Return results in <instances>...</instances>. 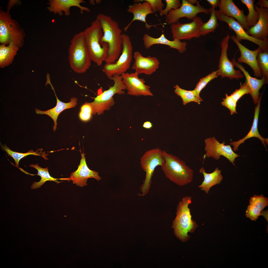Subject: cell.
Returning <instances> with one entry per match:
<instances>
[{"mask_svg":"<svg viewBox=\"0 0 268 268\" xmlns=\"http://www.w3.org/2000/svg\"><path fill=\"white\" fill-rule=\"evenodd\" d=\"M96 19L100 22L103 32L101 41L108 44V56L105 62V63H114L122 50V30L118 23L110 16L100 13Z\"/></svg>","mask_w":268,"mask_h":268,"instance_id":"6da1fadb","label":"cell"},{"mask_svg":"<svg viewBox=\"0 0 268 268\" xmlns=\"http://www.w3.org/2000/svg\"><path fill=\"white\" fill-rule=\"evenodd\" d=\"M85 41L91 61L101 66L108 56V44L101 39L103 32L99 21L96 19L83 31Z\"/></svg>","mask_w":268,"mask_h":268,"instance_id":"7a4b0ae2","label":"cell"},{"mask_svg":"<svg viewBox=\"0 0 268 268\" xmlns=\"http://www.w3.org/2000/svg\"><path fill=\"white\" fill-rule=\"evenodd\" d=\"M165 162L161 167L166 177L180 186L191 183L193 180V170L183 161L176 156L164 150Z\"/></svg>","mask_w":268,"mask_h":268,"instance_id":"3957f363","label":"cell"},{"mask_svg":"<svg viewBox=\"0 0 268 268\" xmlns=\"http://www.w3.org/2000/svg\"><path fill=\"white\" fill-rule=\"evenodd\" d=\"M68 53L70 67L74 72L83 73L89 68L92 61L85 43L83 31L73 36Z\"/></svg>","mask_w":268,"mask_h":268,"instance_id":"277c9868","label":"cell"},{"mask_svg":"<svg viewBox=\"0 0 268 268\" xmlns=\"http://www.w3.org/2000/svg\"><path fill=\"white\" fill-rule=\"evenodd\" d=\"M192 197L185 196L180 201L176 208V216L173 223V227L176 236L182 241L189 238L188 232L195 230L197 225L192 219L189 205L191 202Z\"/></svg>","mask_w":268,"mask_h":268,"instance_id":"5b68a950","label":"cell"},{"mask_svg":"<svg viewBox=\"0 0 268 268\" xmlns=\"http://www.w3.org/2000/svg\"><path fill=\"white\" fill-rule=\"evenodd\" d=\"M25 35L23 29L13 19L9 12L2 10L0 11V42L8 45L13 42L19 48L22 47Z\"/></svg>","mask_w":268,"mask_h":268,"instance_id":"8992f818","label":"cell"},{"mask_svg":"<svg viewBox=\"0 0 268 268\" xmlns=\"http://www.w3.org/2000/svg\"><path fill=\"white\" fill-rule=\"evenodd\" d=\"M140 159L141 167L146 173V175L140 188L141 194L139 195L143 196L149 191L155 168L158 166L161 167L165 162L164 150L158 148L151 149L146 151Z\"/></svg>","mask_w":268,"mask_h":268,"instance_id":"52a82bcc","label":"cell"},{"mask_svg":"<svg viewBox=\"0 0 268 268\" xmlns=\"http://www.w3.org/2000/svg\"><path fill=\"white\" fill-rule=\"evenodd\" d=\"M108 78L113 81L114 85L108 90L99 94L94 98V101L91 103L93 115L97 113L100 115L103 113L105 110L109 109L114 104V95L116 94H124L125 92L123 90L127 89L123 82L121 75L115 74Z\"/></svg>","mask_w":268,"mask_h":268,"instance_id":"ba28073f","label":"cell"},{"mask_svg":"<svg viewBox=\"0 0 268 268\" xmlns=\"http://www.w3.org/2000/svg\"><path fill=\"white\" fill-rule=\"evenodd\" d=\"M122 49L117 61L114 63H105L103 71L109 78L115 74L121 75L129 69L133 58V47L130 37L122 34Z\"/></svg>","mask_w":268,"mask_h":268,"instance_id":"9c48e42d","label":"cell"},{"mask_svg":"<svg viewBox=\"0 0 268 268\" xmlns=\"http://www.w3.org/2000/svg\"><path fill=\"white\" fill-rule=\"evenodd\" d=\"M181 2V6L179 8L175 10H170L165 16V22L167 24L171 25L175 23L178 22L180 18L183 17L193 20L200 13L206 14H209L208 9L201 6L199 2L195 5L190 4L187 0H182Z\"/></svg>","mask_w":268,"mask_h":268,"instance_id":"30bf717a","label":"cell"},{"mask_svg":"<svg viewBox=\"0 0 268 268\" xmlns=\"http://www.w3.org/2000/svg\"><path fill=\"white\" fill-rule=\"evenodd\" d=\"M204 142V150L205 152L204 158L211 157L218 160L221 156H223L235 165V160L239 155L234 152L230 145H225L224 142L220 143L214 137L205 139Z\"/></svg>","mask_w":268,"mask_h":268,"instance_id":"8fae6325","label":"cell"},{"mask_svg":"<svg viewBox=\"0 0 268 268\" xmlns=\"http://www.w3.org/2000/svg\"><path fill=\"white\" fill-rule=\"evenodd\" d=\"M202 22L200 17L196 16L190 23H181L178 21L171 24L170 27L173 40H190L200 37L201 35L199 28Z\"/></svg>","mask_w":268,"mask_h":268,"instance_id":"7c38bea8","label":"cell"},{"mask_svg":"<svg viewBox=\"0 0 268 268\" xmlns=\"http://www.w3.org/2000/svg\"><path fill=\"white\" fill-rule=\"evenodd\" d=\"M230 36L227 35L220 42L221 48V54L219 59L218 69L217 70L218 76L222 78L227 77L230 79L238 80L242 78L244 75L240 70H235L231 61L228 59L227 51L228 47L229 41Z\"/></svg>","mask_w":268,"mask_h":268,"instance_id":"4fadbf2b","label":"cell"},{"mask_svg":"<svg viewBox=\"0 0 268 268\" xmlns=\"http://www.w3.org/2000/svg\"><path fill=\"white\" fill-rule=\"evenodd\" d=\"M217 20L226 23L229 28L235 33L237 39L239 41L246 40L253 42L258 45L262 52L268 51V41H262L257 39L248 34L241 25L234 18L227 17L219 10H215Z\"/></svg>","mask_w":268,"mask_h":268,"instance_id":"5bb4252c","label":"cell"},{"mask_svg":"<svg viewBox=\"0 0 268 268\" xmlns=\"http://www.w3.org/2000/svg\"><path fill=\"white\" fill-rule=\"evenodd\" d=\"M138 75L135 72H125L121 75L123 82L127 87V94L136 96H153L150 86L146 85L145 80L143 78H139Z\"/></svg>","mask_w":268,"mask_h":268,"instance_id":"9a60e30c","label":"cell"},{"mask_svg":"<svg viewBox=\"0 0 268 268\" xmlns=\"http://www.w3.org/2000/svg\"><path fill=\"white\" fill-rule=\"evenodd\" d=\"M254 6L259 13V18L254 26L245 31L249 35L257 39L268 41V9L257 5Z\"/></svg>","mask_w":268,"mask_h":268,"instance_id":"2e32d148","label":"cell"},{"mask_svg":"<svg viewBox=\"0 0 268 268\" xmlns=\"http://www.w3.org/2000/svg\"><path fill=\"white\" fill-rule=\"evenodd\" d=\"M85 2L83 0H49L47 3L49 6L47 9L50 12L58 14L61 16H63V13L66 16H68L70 15V8L75 6L80 9V13L83 14L84 11H91L88 7L81 5V3Z\"/></svg>","mask_w":268,"mask_h":268,"instance_id":"e0dca14e","label":"cell"},{"mask_svg":"<svg viewBox=\"0 0 268 268\" xmlns=\"http://www.w3.org/2000/svg\"><path fill=\"white\" fill-rule=\"evenodd\" d=\"M133 2L134 3L128 6L127 10L128 12L133 14V18L130 23L124 28V31L126 32L132 23L136 20L144 22L145 28L149 30L154 26L148 25L146 21L147 15L154 13L150 4L144 0H135Z\"/></svg>","mask_w":268,"mask_h":268,"instance_id":"ac0fdd59","label":"cell"},{"mask_svg":"<svg viewBox=\"0 0 268 268\" xmlns=\"http://www.w3.org/2000/svg\"><path fill=\"white\" fill-rule=\"evenodd\" d=\"M231 38L237 46L240 52V56L238 58L237 62L247 64L252 69L256 78H261V73L257 61V54L261 50L260 48L259 47L254 50H250L241 44L234 35L231 36Z\"/></svg>","mask_w":268,"mask_h":268,"instance_id":"d6986e66","label":"cell"},{"mask_svg":"<svg viewBox=\"0 0 268 268\" xmlns=\"http://www.w3.org/2000/svg\"><path fill=\"white\" fill-rule=\"evenodd\" d=\"M85 155L83 153H81V158L80 164L77 169L71 173L70 177L73 184L81 187L87 185V181L89 178H93L98 181L101 179L97 172L91 170L88 168L86 162Z\"/></svg>","mask_w":268,"mask_h":268,"instance_id":"ffe728a7","label":"cell"},{"mask_svg":"<svg viewBox=\"0 0 268 268\" xmlns=\"http://www.w3.org/2000/svg\"><path fill=\"white\" fill-rule=\"evenodd\" d=\"M134 62L132 68L138 74L141 73L150 75L155 72L160 64L159 60L156 57L148 56H143L138 51L134 53Z\"/></svg>","mask_w":268,"mask_h":268,"instance_id":"44dd1931","label":"cell"},{"mask_svg":"<svg viewBox=\"0 0 268 268\" xmlns=\"http://www.w3.org/2000/svg\"><path fill=\"white\" fill-rule=\"evenodd\" d=\"M46 84H49L51 86L52 89L53 90L57 100V103L56 106L51 109L45 111H42L35 108V111L37 114L47 115L50 116L53 120L54 125L53 128V131L55 132L57 125V120L58 117L60 113L64 110L75 107L77 104V99L74 97L71 98L70 102L68 103H65L60 100L58 98L53 87L52 84L50 80H48L46 82Z\"/></svg>","mask_w":268,"mask_h":268,"instance_id":"7402d4cb","label":"cell"},{"mask_svg":"<svg viewBox=\"0 0 268 268\" xmlns=\"http://www.w3.org/2000/svg\"><path fill=\"white\" fill-rule=\"evenodd\" d=\"M219 6L221 12L226 16L235 18L244 30L249 28L244 10H240L232 0H221Z\"/></svg>","mask_w":268,"mask_h":268,"instance_id":"603a6c76","label":"cell"},{"mask_svg":"<svg viewBox=\"0 0 268 268\" xmlns=\"http://www.w3.org/2000/svg\"><path fill=\"white\" fill-rule=\"evenodd\" d=\"M231 61L234 67H235L239 68L245 76V81L251 91L250 94L254 104H257L260 97L259 90L264 84L268 83V82L263 77L259 79L251 76L241 64L236 61L235 57L232 59Z\"/></svg>","mask_w":268,"mask_h":268,"instance_id":"cb8c5ba5","label":"cell"},{"mask_svg":"<svg viewBox=\"0 0 268 268\" xmlns=\"http://www.w3.org/2000/svg\"><path fill=\"white\" fill-rule=\"evenodd\" d=\"M143 40L144 45L146 49L149 48L154 45L160 44L168 46L169 48L176 49L180 54L183 53L186 49V42H182L178 40H169L166 38L163 33L157 38L153 37L145 34L143 36Z\"/></svg>","mask_w":268,"mask_h":268,"instance_id":"d4e9b609","label":"cell"},{"mask_svg":"<svg viewBox=\"0 0 268 268\" xmlns=\"http://www.w3.org/2000/svg\"><path fill=\"white\" fill-rule=\"evenodd\" d=\"M263 94L262 93L260 95L259 101L257 103L256 106L255 107L253 123L249 132L243 138L239 139L236 141H233L230 143V144L233 146V150L236 151L238 150L239 145L241 144L244 143L246 139L252 137H256L259 139L261 141L262 143L266 148L267 151V146L266 145H268V139L262 137L260 134L258 130V126L259 116L260 111V108L261 100Z\"/></svg>","mask_w":268,"mask_h":268,"instance_id":"484cf974","label":"cell"},{"mask_svg":"<svg viewBox=\"0 0 268 268\" xmlns=\"http://www.w3.org/2000/svg\"><path fill=\"white\" fill-rule=\"evenodd\" d=\"M199 172L203 175L204 178L203 181L198 186V187L207 194L209 193L212 187L220 183L223 179L221 170L219 169L218 168H216L212 172L208 173L206 172L204 168L202 167Z\"/></svg>","mask_w":268,"mask_h":268,"instance_id":"4316f807","label":"cell"},{"mask_svg":"<svg viewBox=\"0 0 268 268\" xmlns=\"http://www.w3.org/2000/svg\"><path fill=\"white\" fill-rule=\"evenodd\" d=\"M19 47L12 41L8 45H0V67L3 68L11 64L19 49Z\"/></svg>","mask_w":268,"mask_h":268,"instance_id":"83f0119b","label":"cell"},{"mask_svg":"<svg viewBox=\"0 0 268 268\" xmlns=\"http://www.w3.org/2000/svg\"><path fill=\"white\" fill-rule=\"evenodd\" d=\"M208 10L210 14V19L207 22L202 23L199 27V31L201 35H205L210 33L215 32V29L218 26L215 8L211 7Z\"/></svg>","mask_w":268,"mask_h":268,"instance_id":"f1b7e54d","label":"cell"},{"mask_svg":"<svg viewBox=\"0 0 268 268\" xmlns=\"http://www.w3.org/2000/svg\"><path fill=\"white\" fill-rule=\"evenodd\" d=\"M174 87L175 93L181 97L184 105L191 102H194L200 104V102L202 101L201 97L198 96L194 90H185L181 88L177 85L174 86Z\"/></svg>","mask_w":268,"mask_h":268,"instance_id":"f546056e","label":"cell"},{"mask_svg":"<svg viewBox=\"0 0 268 268\" xmlns=\"http://www.w3.org/2000/svg\"><path fill=\"white\" fill-rule=\"evenodd\" d=\"M1 147L2 149L5 151L8 155L12 157L14 160L15 165L17 167H19V162L20 160L30 155L41 156L45 159V154L42 152V149H38L36 152L33 150H31L26 153H20L13 151L10 149L5 144L4 145L1 144Z\"/></svg>","mask_w":268,"mask_h":268,"instance_id":"4dcf8cb0","label":"cell"},{"mask_svg":"<svg viewBox=\"0 0 268 268\" xmlns=\"http://www.w3.org/2000/svg\"><path fill=\"white\" fill-rule=\"evenodd\" d=\"M30 166L37 170L38 173L37 175L41 177L39 181L34 182L32 184L31 187V189H35L39 188L47 181H53L57 183H59L57 180V179L55 178L50 175L47 167L45 168H42L39 167L37 163L35 165L31 164Z\"/></svg>","mask_w":268,"mask_h":268,"instance_id":"1f68e13d","label":"cell"},{"mask_svg":"<svg viewBox=\"0 0 268 268\" xmlns=\"http://www.w3.org/2000/svg\"><path fill=\"white\" fill-rule=\"evenodd\" d=\"M242 3L247 7L249 11L248 14L246 16L247 22L250 28L254 26L257 22L259 16L258 11L254 8V0H240Z\"/></svg>","mask_w":268,"mask_h":268,"instance_id":"d6a6232c","label":"cell"},{"mask_svg":"<svg viewBox=\"0 0 268 268\" xmlns=\"http://www.w3.org/2000/svg\"><path fill=\"white\" fill-rule=\"evenodd\" d=\"M257 61L262 77L268 82V51L262 52L260 50L257 54Z\"/></svg>","mask_w":268,"mask_h":268,"instance_id":"836d02e7","label":"cell"},{"mask_svg":"<svg viewBox=\"0 0 268 268\" xmlns=\"http://www.w3.org/2000/svg\"><path fill=\"white\" fill-rule=\"evenodd\" d=\"M217 72V70L214 71L204 77L200 79L194 90L198 96L200 97V92L210 81L218 77Z\"/></svg>","mask_w":268,"mask_h":268,"instance_id":"e575fe53","label":"cell"},{"mask_svg":"<svg viewBox=\"0 0 268 268\" xmlns=\"http://www.w3.org/2000/svg\"><path fill=\"white\" fill-rule=\"evenodd\" d=\"M92 114L93 110L91 103L86 102L81 106L79 114V118L81 121L84 122L89 121Z\"/></svg>","mask_w":268,"mask_h":268,"instance_id":"d590c367","label":"cell"},{"mask_svg":"<svg viewBox=\"0 0 268 268\" xmlns=\"http://www.w3.org/2000/svg\"><path fill=\"white\" fill-rule=\"evenodd\" d=\"M249 204L255 206L262 211L268 206V199L262 194L258 195H254L251 197Z\"/></svg>","mask_w":268,"mask_h":268,"instance_id":"8d00e7d4","label":"cell"},{"mask_svg":"<svg viewBox=\"0 0 268 268\" xmlns=\"http://www.w3.org/2000/svg\"><path fill=\"white\" fill-rule=\"evenodd\" d=\"M240 87L236 89L230 96L236 102L243 96L246 94H250L251 91L247 82L245 81L242 84L240 83Z\"/></svg>","mask_w":268,"mask_h":268,"instance_id":"74e56055","label":"cell"},{"mask_svg":"<svg viewBox=\"0 0 268 268\" xmlns=\"http://www.w3.org/2000/svg\"><path fill=\"white\" fill-rule=\"evenodd\" d=\"M223 101L221 104L230 110L231 115L234 113L237 114L236 110L237 102L235 101L230 95L226 93L225 98H223Z\"/></svg>","mask_w":268,"mask_h":268,"instance_id":"f35d334b","label":"cell"},{"mask_svg":"<svg viewBox=\"0 0 268 268\" xmlns=\"http://www.w3.org/2000/svg\"><path fill=\"white\" fill-rule=\"evenodd\" d=\"M166 6L165 9L159 12L160 15L162 16L167 15L168 11L171 9H176L179 8L181 3L179 0H165Z\"/></svg>","mask_w":268,"mask_h":268,"instance_id":"ab89813d","label":"cell"},{"mask_svg":"<svg viewBox=\"0 0 268 268\" xmlns=\"http://www.w3.org/2000/svg\"><path fill=\"white\" fill-rule=\"evenodd\" d=\"M261 210L255 206L250 204L246 211V215L252 220L255 221L260 215Z\"/></svg>","mask_w":268,"mask_h":268,"instance_id":"60d3db41","label":"cell"},{"mask_svg":"<svg viewBox=\"0 0 268 268\" xmlns=\"http://www.w3.org/2000/svg\"><path fill=\"white\" fill-rule=\"evenodd\" d=\"M150 4L154 13L157 11L160 12L163 10L165 5L162 0H144Z\"/></svg>","mask_w":268,"mask_h":268,"instance_id":"b9f144b4","label":"cell"},{"mask_svg":"<svg viewBox=\"0 0 268 268\" xmlns=\"http://www.w3.org/2000/svg\"><path fill=\"white\" fill-rule=\"evenodd\" d=\"M206 1L210 5L215 8L219 7L220 4V0H207Z\"/></svg>","mask_w":268,"mask_h":268,"instance_id":"7bdbcfd3","label":"cell"},{"mask_svg":"<svg viewBox=\"0 0 268 268\" xmlns=\"http://www.w3.org/2000/svg\"><path fill=\"white\" fill-rule=\"evenodd\" d=\"M258 5L268 8V0H259L257 3Z\"/></svg>","mask_w":268,"mask_h":268,"instance_id":"ee69618b","label":"cell"},{"mask_svg":"<svg viewBox=\"0 0 268 268\" xmlns=\"http://www.w3.org/2000/svg\"><path fill=\"white\" fill-rule=\"evenodd\" d=\"M19 1L17 0H10L9 1L7 5V12H9V11L14 5L18 3Z\"/></svg>","mask_w":268,"mask_h":268,"instance_id":"f6af8a7d","label":"cell"},{"mask_svg":"<svg viewBox=\"0 0 268 268\" xmlns=\"http://www.w3.org/2000/svg\"><path fill=\"white\" fill-rule=\"evenodd\" d=\"M142 126L145 129H149L152 128L153 125L151 122L147 121L143 123Z\"/></svg>","mask_w":268,"mask_h":268,"instance_id":"bcb514c9","label":"cell"},{"mask_svg":"<svg viewBox=\"0 0 268 268\" xmlns=\"http://www.w3.org/2000/svg\"><path fill=\"white\" fill-rule=\"evenodd\" d=\"M260 215H262L263 216L264 218L266 219L267 222H268V210H263L262 211H261Z\"/></svg>","mask_w":268,"mask_h":268,"instance_id":"7dc6e473","label":"cell"},{"mask_svg":"<svg viewBox=\"0 0 268 268\" xmlns=\"http://www.w3.org/2000/svg\"><path fill=\"white\" fill-rule=\"evenodd\" d=\"M187 1L190 4L194 5V4H196L199 1L197 0H187Z\"/></svg>","mask_w":268,"mask_h":268,"instance_id":"c3c4849f","label":"cell"}]
</instances>
